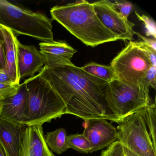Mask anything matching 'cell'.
<instances>
[{
	"mask_svg": "<svg viewBox=\"0 0 156 156\" xmlns=\"http://www.w3.org/2000/svg\"><path fill=\"white\" fill-rule=\"evenodd\" d=\"M39 45L47 67L72 63L71 59L76 52V50L65 42H42Z\"/></svg>",
	"mask_w": 156,
	"mask_h": 156,
	"instance_id": "obj_13",
	"label": "cell"
},
{
	"mask_svg": "<svg viewBox=\"0 0 156 156\" xmlns=\"http://www.w3.org/2000/svg\"><path fill=\"white\" fill-rule=\"evenodd\" d=\"M52 18L87 46L94 47L117 41L98 18L92 3L77 1L64 6H56L50 11Z\"/></svg>",
	"mask_w": 156,
	"mask_h": 156,
	"instance_id": "obj_2",
	"label": "cell"
},
{
	"mask_svg": "<svg viewBox=\"0 0 156 156\" xmlns=\"http://www.w3.org/2000/svg\"><path fill=\"white\" fill-rule=\"evenodd\" d=\"M45 65L42 55L33 45L17 43V66L20 79L34 76L40 73Z\"/></svg>",
	"mask_w": 156,
	"mask_h": 156,
	"instance_id": "obj_10",
	"label": "cell"
},
{
	"mask_svg": "<svg viewBox=\"0 0 156 156\" xmlns=\"http://www.w3.org/2000/svg\"><path fill=\"white\" fill-rule=\"evenodd\" d=\"M100 156H130L128 150L118 141H115L103 150Z\"/></svg>",
	"mask_w": 156,
	"mask_h": 156,
	"instance_id": "obj_20",
	"label": "cell"
},
{
	"mask_svg": "<svg viewBox=\"0 0 156 156\" xmlns=\"http://www.w3.org/2000/svg\"><path fill=\"white\" fill-rule=\"evenodd\" d=\"M24 82L27 99L23 125L42 126L67 114L62 99L40 73Z\"/></svg>",
	"mask_w": 156,
	"mask_h": 156,
	"instance_id": "obj_3",
	"label": "cell"
},
{
	"mask_svg": "<svg viewBox=\"0 0 156 156\" xmlns=\"http://www.w3.org/2000/svg\"><path fill=\"white\" fill-rule=\"evenodd\" d=\"M140 49L146 54L151 63V65L156 67V51L145 45L142 41L138 42Z\"/></svg>",
	"mask_w": 156,
	"mask_h": 156,
	"instance_id": "obj_25",
	"label": "cell"
},
{
	"mask_svg": "<svg viewBox=\"0 0 156 156\" xmlns=\"http://www.w3.org/2000/svg\"><path fill=\"white\" fill-rule=\"evenodd\" d=\"M135 34H136L139 38H140L142 41H143V43L145 45H147L148 47H150L153 51H156V39H150V38H147L142 36L141 34L135 32Z\"/></svg>",
	"mask_w": 156,
	"mask_h": 156,
	"instance_id": "obj_26",
	"label": "cell"
},
{
	"mask_svg": "<svg viewBox=\"0 0 156 156\" xmlns=\"http://www.w3.org/2000/svg\"><path fill=\"white\" fill-rule=\"evenodd\" d=\"M156 67L151 66L147 71L143 83L147 84L149 87L156 89Z\"/></svg>",
	"mask_w": 156,
	"mask_h": 156,
	"instance_id": "obj_24",
	"label": "cell"
},
{
	"mask_svg": "<svg viewBox=\"0 0 156 156\" xmlns=\"http://www.w3.org/2000/svg\"><path fill=\"white\" fill-rule=\"evenodd\" d=\"M25 126L11 123L0 117V145L6 156H20Z\"/></svg>",
	"mask_w": 156,
	"mask_h": 156,
	"instance_id": "obj_14",
	"label": "cell"
},
{
	"mask_svg": "<svg viewBox=\"0 0 156 156\" xmlns=\"http://www.w3.org/2000/svg\"><path fill=\"white\" fill-rule=\"evenodd\" d=\"M113 3L119 12L125 19L128 20V18L133 9L132 3L125 0L115 1Z\"/></svg>",
	"mask_w": 156,
	"mask_h": 156,
	"instance_id": "obj_23",
	"label": "cell"
},
{
	"mask_svg": "<svg viewBox=\"0 0 156 156\" xmlns=\"http://www.w3.org/2000/svg\"><path fill=\"white\" fill-rule=\"evenodd\" d=\"M6 66L4 43L0 36V68L5 70Z\"/></svg>",
	"mask_w": 156,
	"mask_h": 156,
	"instance_id": "obj_27",
	"label": "cell"
},
{
	"mask_svg": "<svg viewBox=\"0 0 156 156\" xmlns=\"http://www.w3.org/2000/svg\"><path fill=\"white\" fill-rule=\"evenodd\" d=\"M20 156H54L45 142L42 126H25Z\"/></svg>",
	"mask_w": 156,
	"mask_h": 156,
	"instance_id": "obj_11",
	"label": "cell"
},
{
	"mask_svg": "<svg viewBox=\"0 0 156 156\" xmlns=\"http://www.w3.org/2000/svg\"><path fill=\"white\" fill-rule=\"evenodd\" d=\"M83 134L91 145L92 152L108 147L117 140V129L107 120H84Z\"/></svg>",
	"mask_w": 156,
	"mask_h": 156,
	"instance_id": "obj_9",
	"label": "cell"
},
{
	"mask_svg": "<svg viewBox=\"0 0 156 156\" xmlns=\"http://www.w3.org/2000/svg\"><path fill=\"white\" fill-rule=\"evenodd\" d=\"M20 84L0 83V103L5 98L16 94Z\"/></svg>",
	"mask_w": 156,
	"mask_h": 156,
	"instance_id": "obj_22",
	"label": "cell"
},
{
	"mask_svg": "<svg viewBox=\"0 0 156 156\" xmlns=\"http://www.w3.org/2000/svg\"><path fill=\"white\" fill-rule=\"evenodd\" d=\"M52 20L45 14L21 8L0 0V25L15 35H25L42 42L54 41Z\"/></svg>",
	"mask_w": 156,
	"mask_h": 156,
	"instance_id": "obj_4",
	"label": "cell"
},
{
	"mask_svg": "<svg viewBox=\"0 0 156 156\" xmlns=\"http://www.w3.org/2000/svg\"><path fill=\"white\" fill-rule=\"evenodd\" d=\"M0 156H6L1 145H0Z\"/></svg>",
	"mask_w": 156,
	"mask_h": 156,
	"instance_id": "obj_29",
	"label": "cell"
},
{
	"mask_svg": "<svg viewBox=\"0 0 156 156\" xmlns=\"http://www.w3.org/2000/svg\"><path fill=\"white\" fill-rule=\"evenodd\" d=\"M0 36L5 49L6 66L5 71L15 84H20L17 66V43L16 35L9 29L0 25Z\"/></svg>",
	"mask_w": 156,
	"mask_h": 156,
	"instance_id": "obj_15",
	"label": "cell"
},
{
	"mask_svg": "<svg viewBox=\"0 0 156 156\" xmlns=\"http://www.w3.org/2000/svg\"><path fill=\"white\" fill-rule=\"evenodd\" d=\"M67 132L65 129L59 128L48 132L44 136L45 142L50 150L60 155L69 149L67 143Z\"/></svg>",
	"mask_w": 156,
	"mask_h": 156,
	"instance_id": "obj_17",
	"label": "cell"
},
{
	"mask_svg": "<svg viewBox=\"0 0 156 156\" xmlns=\"http://www.w3.org/2000/svg\"><path fill=\"white\" fill-rule=\"evenodd\" d=\"M129 153V155L130 156H136V155H135V154H133V153H131V152H130V151H129L128 150Z\"/></svg>",
	"mask_w": 156,
	"mask_h": 156,
	"instance_id": "obj_30",
	"label": "cell"
},
{
	"mask_svg": "<svg viewBox=\"0 0 156 156\" xmlns=\"http://www.w3.org/2000/svg\"><path fill=\"white\" fill-rule=\"evenodd\" d=\"M143 117L154 146L156 147V102H151L148 105L139 111Z\"/></svg>",
	"mask_w": 156,
	"mask_h": 156,
	"instance_id": "obj_18",
	"label": "cell"
},
{
	"mask_svg": "<svg viewBox=\"0 0 156 156\" xmlns=\"http://www.w3.org/2000/svg\"><path fill=\"white\" fill-rule=\"evenodd\" d=\"M95 12L102 24L123 41L133 40L135 24L126 20L119 12L112 2L108 0L92 3Z\"/></svg>",
	"mask_w": 156,
	"mask_h": 156,
	"instance_id": "obj_8",
	"label": "cell"
},
{
	"mask_svg": "<svg viewBox=\"0 0 156 156\" xmlns=\"http://www.w3.org/2000/svg\"><path fill=\"white\" fill-rule=\"evenodd\" d=\"M110 66L118 80L129 86L137 87L152 65L138 42L130 41L113 59Z\"/></svg>",
	"mask_w": 156,
	"mask_h": 156,
	"instance_id": "obj_6",
	"label": "cell"
},
{
	"mask_svg": "<svg viewBox=\"0 0 156 156\" xmlns=\"http://www.w3.org/2000/svg\"><path fill=\"white\" fill-rule=\"evenodd\" d=\"M117 141L137 156H156L154 146L143 117L139 112L118 123Z\"/></svg>",
	"mask_w": 156,
	"mask_h": 156,
	"instance_id": "obj_7",
	"label": "cell"
},
{
	"mask_svg": "<svg viewBox=\"0 0 156 156\" xmlns=\"http://www.w3.org/2000/svg\"><path fill=\"white\" fill-rule=\"evenodd\" d=\"M136 15L139 20L142 22L145 25L146 30V35L148 37L152 36L156 39V26L155 22L152 19L145 15H140L136 12Z\"/></svg>",
	"mask_w": 156,
	"mask_h": 156,
	"instance_id": "obj_21",
	"label": "cell"
},
{
	"mask_svg": "<svg viewBox=\"0 0 156 156\" xmlns=\"http://www.w3.org/2000/svg\"><path fill=\"white\" fill-rule=\"evenodd\" d=\"M60 96L66 113L82 119H105L118 124L120 120L108 110L104 96L105 87L73 63L51 67L44 66L40 72Z\"/></svg>",
	"mask_w": 156,
	"mask_h": 156,
	"instance_id": "obj_1",
	"label": "cell"
},
{
	"mask_svg": "<svg viewBox=\"0 0 156 156\" xmlns=\"http://www.w3.org/2000/svg\"><path fill=\"white\" fill-rule=\"evenodd\" d=\"M149 88L144 83L137 87H132L118 79L114 80L104 88L106 105L109 112L120 122L151 103Z\"/></svg>",
	"mask_w": 156,
	"mask_h": 156,
	"instance_id": "obj_5",
	"label": "cell"
},
{
	"mask_svg": "<svg viewBox=\"0 0 156 156\" xmlns=\"http://www.w3.org/2000/svg\"><path fill=\"white\" fill-rule=\"evenodd\" d=\"M67 143L69 149H73L81 153H92L91 145L83 133L67 135Z\"/></svg>",
	"mask_w": 156,
	"mask_h": 156,
	"instance_id": "obj_19",
	"label": "cell"
},
{
	"mask_svg": "<svg viewBox=\"0 0 156 156\" xmlns=\"http://www.w3.org/2000/svg\"><path fill=\"white\" fill-rule=\"evenodd\" d=\"M27 99V88L24 82L20 84L16 94L0 103V117L11 123L23 125Z\"/></svg>",
	"mask_w": 156,
	"mask_h": 156,
	"instance_id": "obj_12",
	"label": "cell"
},
{
	"mask_svg": "<svg viewBox=\"0 0 156 156\" xmlns=\"http://www.w3.org/2000/svg\"><path fill=\"white\" fill-rule=\"evenodd\" d=\"M0 83H13L8 74L4 69L0 68ZM14 84V83H13Z\"/></svg>",
	"mask_w": 156,
	"mask_h": 156,
	"instance_id": "obj_28",
	"label": "cell"
},
{
	"mask_svg": "<svg viewBox=\"0 0 156 156\" xmlns=\"http://www.w3.org/2000/svg\"><path fill=\"white\" fill-rule=\"evenodd\" d=\"M81 68L96 83L104 87L112 81L118 79L113 68L110 66L102 65L92 62Z\"/></svg>",
	"mask_w": 156,
	"mask_h": 156,
	"instance_id": "obj_16",
	"label": "cell"
}]
</instances>
